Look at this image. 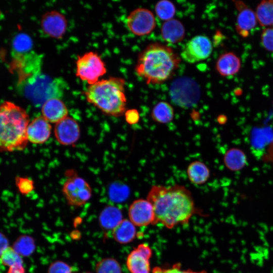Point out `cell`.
Returning <instances> with one entry per match:
<instances>
[{
  "label": "cell",
  "instance_id": "cell-1",
  "mask_svg": "<svg viewBox=\"0 0 273 273\" xmlns=\"http://www.w3.org/2000/svg\"><path fill=\"white\" fill-rule=\"evenodd\" d=\"M152 205L155 214L154 224L160 223L168 229L188 223L198 210L191 192L185 186H153L147 199Z\"/></svg>",
  "mask_w": 273,
  "mask_h": 273
},
{
  "label": "cell",
  "instance_id": "cell-2",
  "mask_svg": "<svg viewBox=\"0 0 273 273\" xmlns=\"http://www.w3.org/2000/svg\"><path fill=\"white\" fill-rule=\"evenodd\" d=\"M180 62V58L171 48L154 42L139 54L135 70L147 83L160 84L171 77Z\"/></svg>",
  "mask_w": 273,
  "mask_h": 273
},
{
  "label": "cell",
  "instance_id": "cell-3",
  "mask_svg": "<svg viewBox=\"0 0 273 273\" xmlns=\"http://www.w3.org/2000/svg\"><path fill=\"white\" fill-rule=\"evenodd\" d=\"M29 123V115L21 107L10 101L0 105V152L20 151L26 147Z\"/></svg>",
  "mask_w": 273,
  "mask_h": 273
},
{
  "label": "cell",
  "instance_id": "cell-4",
  "mask_svg": "<svg viewBox=\"0 0 273 273\" xmlns=\"http://www.w3.org/2000/svg\"><path fill=\"white\" fill-rule=\"evenodd\" d=\"M87 102L104 113L114 117L122 116L126 111L125 80L111 77L89 85L84 92Z\"/></svg>",
  "mask_w": 273,
  "mask_h": 273
},
{
  "label": "cell",
  "instance_id": "cell-5",
  "mask_svg": "<svg viewBox=\"0 0 273 273\" xmlns=\"http://www.w3.org/2000/svg\"><path fill=\"white\" fill-rule=\"evenodd\" d=\"M29 96L36 102L43 104L52 98H59L62 95L64 84L59 78H53L48 75L38 74L29 80Z\"/></svg>",
  "mask_w": 273,
  "mask_h": 273
},
{
  "label": "cell",
  "instance_id": "cell-6",
  "mask_svg": "<svg viewBox=\"0 0 273 273\" xmlns=\"http://www.w3.org/2000/svg\"><path fill=\"white\" fill-rule=\"evenodd\" d=\"M76 63V75L89 85L97 82L106 73L104 62L97 53L93 51L78 56Z\"/></svg>",
  "mask_w": 273,
  "mask_h": 273
},
{
  "label": "cell",
  "instance_id": "cell-7",
  "mask_svg": "<svg viewBox=\"0 0 273 273\" xmlns=\"http://www.w3.org/2000/svg\"><path fill=\"white\" fill-rule=\"evenodd\" d=\"M169 94L174 104L183 108H190L198 101L200 89L194 80L188 77H181L171 84Z\"/></svg>",
  "mask_w": 273,
  "mask_h": 273
},
{
  "label": "cell",
  "instance_id": "cell-8",
  "mask_svg": "<svg viewBox=\"0 0 273 273\" xmlns=\"http://www.w3.org/2000/svg\"><path fill=\"white\" fill-rule=\"evenodd\" d=\"M62 192L69 204L77 207L84 205L92 195L89 184L76 175L67 179L63 185Z\"/></svg>",
  "mask_w": 273,
  "mask_h": 273
},
{
  "label": "cell",
  "instance_id": "cell-9",
  "mask_svg": "<svg viewBox=\"0 0 273 273\" xmlns=\"http://www.w3.org/2000/svg\"><path fill=\"white\" fill-rule=\"evenodd\" d=\"M212 50V42L208 37L202 35H197L187 42L180 56L185 62L195 63L208 58Z\"/></svg>",
  "mask_w": 273,
  "mask_h": 273
},
{
  "label": "cell",
  "instance_id": "cell-10",
  "mask_svg": "<svg viewBox=\"0 0 273 273\" xmlns=\"http://www.w3.org/2000/svg\"><path fill=\"white\" fill-rule=\"evenodd\" d=\"M126 24L128 29L138 36L150 34L156 25L153 13L143 8L134 9L130 13L127 18Z\"/></svg>",
  "mask_w": 273,
  "mask_h": 273
},
{
  "label": "cell",
  "instance_id": "cell-11",
  "mask_svg": "<svg viewBox=\"0 0 273 273\" xmlns=\"http://www.w3.org/2000/svg\"><path fill=\"white\" fill-rule=\"evenodd\" d=\"M152 251L145 243L139 245L128 254L126 266L130 273H150V259Z\"/></svg>",
  "mask_w": 273,
  "mask_h": 273
},
{
  "label": "cell",
  "instance_id": "cell-12",
  "mask_svg": "<svg viewBox=\"0 0 273 273\" xmlns=\"http://www.w3.org/2000/svg\"><path fill=\"white\" fill-rule=\"evenodd\" d=\"M128 216L131 222L137 226L154 224L155 221L153 207L147 199L134 200L129 207Z\"/></svg>",
  "mask_w": 273,
  "mask_h": 273
},
{
  "label": "cell",
  "instance_id": "cell-13",
  "mask_svg": "<svg viewBox=\"0 0 273 273\" xmlns=\"http://www.w3.org/2000/svg\"><path fill=\"white\" fill-rule=\"evenodd\" d=\"M54 134L60 144L64 146L72 145L80 137V126L74 119L67 116L56 123Z\"/></svg>",
  "mask_w": 273,
  "mask_h": 273
},
{
  "label": "cell",
  "instance_id": "cell-14",
  "mask_svg": "<svg viewBox=\"0 0 273 273\" xmlns=\"http://www.w3.org/2000/svg\"><path fill=\"white\" fill-rule=\"evenodd\" d=\"M41 28L48 36L57 39L63 37L67 27L65 16L56 10L45 13L41 20Z\"/></svg>",
  "mask_w": 273,
  "mask_h": 273
},
{
  "label": "cell",
  "instance_id": "cell-15",
  "mask_svg": "<svg viewBox=\"0 0 273 273\" xmlns=\"http://www.w3.org/2000/svg\"><path fill=\"white\" fill-rule=\"evenodd\" d=\"M52 126L42 116H39L29 122L26 130L28 142L35 144L46 142L51 134Z\"/></svg>",
  "mask_w": 273,
  "mask_h": 273
},
{
  "label": "cell",
  "instance_id": "cell-16",
  "mask_svg": "<svg viewBox=\"0 0 273 273\" xmlns=\"http://www.w3.org/2000/svg\"><path fill=\"white\" fill-rule=\"evenodd\" d=\"M236 5L239 11L236 20L237 32L243 37H247L257 24L255 12L241 2H236Z\"/></svg>",
  "mask_w": 273,
  "mask_h": 273
},
{
  "label": "cell",
  "instance_id": "cell-17",
  "mask_svg": "<svg viewBox=\"0 0 273 273\" xmlns=\"http://www.w3.org/2000/svg\"><path fill=\"white\" fill-rule=\"evenodd\" d=\"M42 116L49 122L57 123L67 117L66 105L59 98H52L46 101L41 108Z\"/></svg>",
  "mask_w": 273,
  "mask_h": 273
},
{
  "label": "cell",
  "instance_id": "cell-18",
  "mask_svg": "<svg viewBox=\"0 0 273 273\" xmlns=\"http://www.w3.org/2000/svg\"><path fill=\"white\" fill-rule=\"evenodd\" d=\"M241 66V60L233 52L220 55L216 63V69L222 76H230L239 72Z\"/></svg>",
  "mask_w": 273,
  "mask_h": 273
},
{
  "label": "cell",
  "instance_id": "cell-19",
  "mask_svg": "<svg viewBox=\"0 0 273 273\" xmlns=\"http://www.w3.org/2000/svg\"><path fill=\"white\" fill-rule=\"evenodd\" d=\"M161 33L163 39L169 43H175L183 40L185 36V29L178 20L172 19L162 24Z\"/></svg>",
  "mask_w": 273,
  "mask_h": 273
},
{
  "label": "cell",
  "instance_id": "cell-20",
  "mask_svg": "<svg viewBox=\"0 0 273 273\" xmlns=\"http://www.w3.org/2000/svg\"><path fill=\"white\" fill-rule=\"evenodd\" d=\"M136 235L135 226L129 219H124L113 230V237L120 244H127L132 241Z\"/></svg>",
  "mask_w": 273,
  "mask_h": 273
},
{
  "label": "cell",
  "instance_id": "cell-21",
  "mask_svg": "<svg viewBox=\"0 0 273 273\" xmlns=\"http://www.w3.org/2000/svg\"><path fill=\"white\" fill-rule=\"evenodd\" d=\"M123 220L121 210L114 206L105 207L99 215V222L106 230H113Z\"/></svg>",
  "mask_w": 273,
  "mask_h": 273
},
{
  "label": "cell",
  "instance_id": "cell-22",
  "mask_svg": "<svg viewBox=\"0 0 273 273\" xmlns=\"http://www.w3.org/2000/svg\"><path fill=\"white\" fill-rule=\"evenodd\" d=\"M187 175L190 181L195 185L205 184L210 177V170L203 162L195 161L188 166Z\"/></svg>",
  "mask_w": 273,
  "mask_h": 273
},
{
  "label": "cell",
  "instance_id": "cell-23",
  "mask_svg": "<svg viewBox=\"0 0 273 273\" xmlns=\"http://www.w3.org/2000/svg\"><path fill=\"white\" fill-rule=\"evenodd\" d=\"M223 161L229 169L232 171H238L246 165L247 158L245 154L241 150L232 148L225 153Z\"/></svg>",
  "mask_w": 273,
  "mask_h": 273
},
{
  "label": "cell",
  "instance_id": "cell-24",
  "mask_svg": "<svg viewBox=\"0 0 273 273\" xmlns=\"http://www.w3.org/2000/svg\"><path fill=\"white\" fill-rule=\"evenodd\" d=\"M174 117V110L168 103L161 101L158 103L151 111V118L155 122L165 124L171 122Z\"/></svg>",
  "mask_w": 273,
  "mask_h": 273
},
{
  "label": "cell",
  "instance_id": "cell-25",
  "mask_svg": "<svg viewBox=\"0 0 273 273\" xmlns=\"http://www.w3.org/2000/svg\"><path fill=\"white\" fill-rule=\"evenodd\" d=\"M255 15L260 26H273V0L261 1L256 8Z\"/></svg>",
  "mask_w": 273,
  "mask_h": 273
},
{
  "label": "cell",
  "instance_id": "cell-26",
  "mask_svg": "<svg viewBox=\"0 0 273 273\" xmlns=\"http://www.w3.org/2000/svg\"><path fill=\"white\" fill-rule=\"evenodd\" d=\"M34 240L29 236L19 237L13 245V248L21 256H27L31 254L35 249Z\"/></svg>",
  "mask_w": 273,
  "mask_h": 273
},
{
  "label": "cell",
  "instance_id": "cell-27",
  "mask_svg": "<svg viewBox=\"0 0 273 273\" xmlns=\"http://www.w3.org/2000/svg\"><path fill=\"white\" fill-rule=\"evenodd\" d=\"M155 10L157 16L165 21L173 19L176 12L174 4L168 0L159 1L155 6Z\"/></svg>",
  "mask_w": 273,
  "mask_h": 273
},
{
  "label": "cell",
  "instance_id": "cell-28",
  "mask_svg": "<svg viewBox=\"0 0 273 273\" xmlns=\"http://www.w3.org/2000/svg\"><path fill=\"white\" fill-rule=\"evenodd\" d=\"M97 273H121V266L118 262L113 258H105L96 265Z\"/></svg>",
  "mask_w": 273,
  "mask_h": 273
},
{
  "label": "cell",
  "instance_id": "cell-29",
  "mask_svg": "<svg viewBox=\"0 0 273 273\" xmlns=\"http://www.w3.org/2000/svg\"><path fill=\"white\" fill-rule=\"evenodd\" d=\"M0 258L3 264L9 267L23 264L21 256L11 246H9L5 250Z\"/></svg>",
  "mask_w": 273,
  "mask_h": 273
},
{
  "label": "cell",
  "instance_id": "cell-30",
  "mask_svg": "<svg viewBox=\"0 0 273 273\" xmlns=\"http://www.w3.org/2000/svg\"><path fill=\"white\" fill-rule=\"evenodd\" d=\"M129 195V190L126 186L115 184L110 190V199L117 203L124 201Z\"/></svg>",
  "mask_w": 273,
  "mask_h": 273
},
{
  "label": "cell",
  "instance_id": "cell-31",
  "mask_svg": "<svg viewBox=\"0 0 273 273\" xmlns=\"http://www.w3.org/2000/svg\"><path fill=\"white\" fill-rule=\"evenodd\" d=\"M16 184L19 192L23 195L30 193L34 189V182L31 179L24 177L16 178Z\"/></svg>",
  "mask_w": 273,
  "mask_h": 273
},
{
  "label": "cell",
  "instance_id": "cell-32",
  "mask_svg": "<svg viewBox=\"0 0 273 273\" xmlns=\"http://www.w3.org/2000/svg\"><path fill=\"white\" fill-rule=\"evenodd\" d=\"M261 42L265 50L273 52V27L263 29L261 34Z\"/></svg>",
  "mask_w": 273,
  "mask_h": 273
},
{
  "label": "cell",
  "instance_id": "cell-33",
  "mask_svg": "<svg viewBox=\"0 0 273 273\" xmlns=\"http://www.w3.org/2000/svg\"><path fill=\"white\" fill-rule=\"evenodd\" d=\"M154 273H208L205 270L195 271L190 269H182L179 263H176L172 267L167 268L155 267L153 269Z\"/></svg>",
  "mask_w": 273,
  "mask_h": 273
},
{
  "label": "cell",
  "instance_id": "cell-34",
  "mask_svg": "<svg viewBox=\"0 0 273 273\" xmlns=\"http://www.w3.org/2000/svg\"><path fill=\"white\" fill-rule=\"evenodd\" d=\"M32 43L30 38L26 35L21 34L15 40V46L18 51L20 53H26L29 51Z\"/></svg>",
  "mask_w": 273,
  "mask_h": 273
},
{
  "label": "cell",
  "instance_id": "cell-35",
  "mask_svg": "<svg viewBox=\"0 0 273 273\" xmlns=\"http://www.w3.org/2000/svg\"><path fill=\"white\" fill-rule=\"evenodd\" d=\"M48 273H72V270L68 264L62 261H56L50 265Z\"/></svg>",
  "mask_w": 273,
  "mask_h": 273
},
{
  "label": "cell",
  "instance_id": "cell-36",
  "mask_svg": "<svg viewBox=\"0 0 273 273\" xmlns=\"http://www.w3.org/2000/svg\"><path fill=\"white\" fill-rule=\"evenodd\" d=\"M124 115L126 121L129 124H136L140 120V114L136 109H131L126 110Z\"/></svg>",
  "mask_w": 273,
  "mask_h": 273
},
{
  "label": "cell",
  "instance_id": "cell-37",
  "mask_svg": "<svg viewBox=\"0 0 273 273\" xmlns=\"http://www.w3.org/2000/svg\"><path fill=\"white\" fill-rule=\"evenodd\" d=\"M9 242L5 234L0 232V257L5 250L9 247Z\"/></svg>",
  "mask_w": 273,
  "mask_h": 273
},
{
  "label": "cell",
  "instance_id": "cell-38",
  "mask_svg": "<svg viewBox=\"0 0 273 273\" xmlns=\"http://www.w3.org/2000/svg\"><path fill=\"white\" fill-rule=\"evenodd\" d=\"M7 273H25L23 264L17 265L9 267Z\"/></svg>",
  "mask_w": 273,
  "mask_h": 273
},
{
  "label": "cell",
  "instance_id": "cell-39",
  "mask_svg": "<svg viewBox=\"0 0 273 273\" xmlns=\"http://www.w3.org/2000/svg\"><path fill=\"white\" fill-rule=\"evenodd\" d=\"M267 159L273 163V140L268 149Z\"/></svg>",
  "mask_w": 273,
  "mask_h": 273
},
{
  "label": "cell",
  "instance_id": "cell-40",
  "mask_svg": "<svg viewBox=\"0 0 273 273\" xmlns=\"http://www.w3.org/2000/svg\"><path fill=\"white\" fill-rule=\"evenodd\" d=\"M84 273H92V272H84Z\"/></svg>",
  "mask_w": 273,
  "mask_h": 273
}]
</instances>
